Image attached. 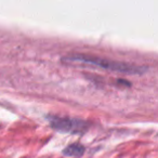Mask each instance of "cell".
Masks as SVG:
<instances>
[{"label": "cell", "mask_w": 158, "mask_h": 158, "mask_svg": "<svg viewBox=\"0 0 158 158\" xmlns=\"http://www.w3.org/2000/svg\"><path fill=\"white\" fill-rule=\"evenodd\" d=\"M85 147L79 143H73L69 144L65 149L63 151V154L65 156H69V157H80L84 155L85 153Z\"/></svg>", "instance_id": "3957f363"}, {"label": "cell", "mask_w": 158, "mask_h": 158, "mask_svg": "<svg viewBox=\"0 0 158 158\" xmlns=\"http://www.w3.org/2000/svg\"><path fill=\"white\" fill-rule=\"evenodd\" d=\"M64 62H72V63H82V64H90L103 67L108 70L114 72L125 73V74H140L142 73V67L136 65H131L128 63H121L118 61H113L108 59H102L99 56H92V55L86 54H70L67 56H64Z\"/></svg>", "instance_id": "6da1fadb"}, {"label": "cell", "mask_w": 158, "mask_h": 158, "mask_svg": "<svg viewBox=\"0 0 158 158\" xmlns=\"http://www.w3.org/2000/svg\"><path fill=\"white\" fill-rule=\"evenodd\" d=\"M50 125L55 130L61 132H67V133H80L86 131L89 127L88 123L80 119L67 118V117H59V116H51L49 117Z\"/></svg>", "instance_id": "7a4b0ae2"}]
</instances>
